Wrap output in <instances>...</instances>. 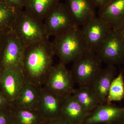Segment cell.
<instances>
[{"instance_id": "cell-1", "label": "cell", "mask_w": 124, "mask_h": 124, "mask_svg": "<svg viewBox=\"0 0 124 124\" xmlns=\"http://www.w3.org/2000/svg\"><path fill=\"white\" fill-rule=\"evenodd\" d=\"M54 55L49 37L25 47L22 71L25 82L38 88L43 87L53 66Z\"/></svg>"}, {"instance_id": "cell-2", "label": "cell", "mask_w": 124, "mask_h": 124, "mask_svg": "<svg viewBox=\"0 0 124 124\" xmlns=\"http://www.w3.org/2000/svg\"><path fill=\"white\" fill-rule=\"evenodd\" d=\"M54 37L52 43L54 54L58 57L60 62L65 65L73 62L82 54L89 51L81 29L78 26Z\"/></svg>"}, {"instance_id": "cell-3", "label": "cell", "mask_w": 124, "mask_h": 124, "mask_svg": "<svg viewBox=\"0 0 124 124\" xmlns=\"http://www.w3.org/2000/svg\"><path fill=\"white\" fill-rule=\"evenodd\" d=\"M13 31L24 48L48 37L43 21L36 18L23 10L19 13Z\"/></svg>"}, {"instance_id": "cell-4", "label": "cell", "mask_w": 124, "mask_h": 124, "mask_svg": "<svg viewBox=\"0 0 124 124\" xmlns=\"http://www.w3.org/2000/svg\"><path fill=\"white\" fill-rule=\"evenodd\" d=\"M70 71L80 86H89L101 70L102 62L95 53L88 51L73 62Z\"/></svg>"}, {"instance_id": "cell-5", "label": "cell", "mask_w": 124, "mask_h": 124, "mask_svg": "<svg viewBox=\"0 0 124 124\" xmlns=\"http://www.w3.org/2000/svg\"><path fill=\"white\" fill-rule=\"evenodd\" d=\"M43 22L48 37L60 35L77 26L66 5L60 2L51 9Z\"/></svg>"}, {"instance_id": "cell-6", "label": "cell", "mask_w": 124, "mask_h": 124, "mask_svg": "<svg viewBox=\"0 0 124 124\" xmlns=\"http://www.w3.org/2000/svg\"><path fill=\"white\" fill-rule=\"evenodd\" d=\"M66 66L60 62L53 66L43 87L63 98L72 94L75 89V83L70 71Z\"/></svg>"}, {"instance_id": "cell-7", "label": "cell", "mask_w": 124, "mask_h": 124, "mask_svg": "<svg viewBox=\"0 0 124 124\" xmlns=\"http://www.w3.org/2000/svg\"><path fill=\"white\" fill-rule=\"evenodd\" d=\"M81 32L89 51L96 53L112 30L105 21L95 17L81 26Z\"/></svg>"}, {"instance_id": "cell-8", "label": "cell", "mask_w": 124, "mask_h": 124, "mask_svg": "<svg viewBox=\"0 0 124 124\" xmlns=\"http://www.w3.org/2000/svg\"><path fill=\"white\" fill-rule=\"evenodd\" d=\"M95 54L108 65L114 66L124 62V41L117 31L111 30Z\"/></svg>"}, {"instance_id": "cell-9", "label": "cell", "mask_w": 124, "mask_h": 124, "mask_svg": "<svg viewBox=\"0 0 124 124\" xmlns=\"http://www.w3.org/2000/svg\"><path fill=\"white\" fill-rule=\"evenodd\" d=\"M7 37L0 62V71L3 69L22 70L24 47L13 31Z\"/></svg>"}, {"instance_id": "cell-10", "label": "cell", "mask_w": 124, "mask_h": 124, "mask_svg": "<svg viewBox=\"0 0 124 124\" xmlns=\"http://www.w3.org/2000/svg\"><path fill=\"white\" fill-rule=\"evenodd\" d=\"M25 82L21 69H6L1 71L0 91L10 103L17 97Z\"/></svg>"}, {"instance_id": "cell-11", "label": "cell", "mask_w": 124, "mask_h": 124, "mask_svg": "<svg viewBox=\"0 0 124 124\" xmlns=\"http://www.w3.org/2000/svg\"><path fill=\"white\" fill-rule=\"evenodd\" d=\"M116 72L114 66L108 65L105 68H102L89 86L97 97L100 104H107L109 89Z\"/></svg>"}, {"instance_id": "cell-12", "label": "cell", "mask_w": 124, "mask_h": 124, "mask_svg": "<svg viewBox=\"0 0 124 124\" xmlns=\"http://www.w3.org/2000/svg\"><path fill=\"white\" fill-rule=\"evenodd\" d=\"M76 25L82 26L96 17L95 6L91 0H65Z\"/></svg>"}, {"instance_id": "cell-13", "label": "cell", "mask_w": 124, "mask_h": 124, "mask_svg": "<svg viewBox=\"0 0 124 124\" xmlns=\"http://www.w3.org/2000/svg\"><path fill=\"white\" fill-rule=\"evenodd\" d=\"M98 17L112 29L119 30L124 26V0H111L105 7L99 9Z\"/></svg>"}, {"instance_id": "cell-14", "label": "cell", "mask_w": 124, "mask_h": 124, "mask_svg": "<svg viewBox=\"0 0 124 124\" xmlns=\"http://www.w3.org/2000/svg\"><path fill=\"white\" fill-rule=\"evenodd\" d=\"M64 98L41 88L38 108L41 115L54 117L61 114Z\"/></svg>"}, {"instance_id": "cell-15", "label": "cell", "mask_w": 124, "mask_h": 124, "mask_svg": "<svg viewBox=\"0 0 124 124\" xmlns=\"http://www.w3.org/2000/svg\"><path fill=\"white\" fill-rule=\"evenodd\" d=\"M41 89L25 82L17 97L10 104L18 108H37Z\"/></svg>"}, {"instance_id": "cell-16", "label": "cell", "mask_w": 124, "mask_h": 124, "mask_svg": "<svg viewBox=\"0 0 124 124\" xmlns=\"http://www.w3.org/2000/svg\"><path fill=\"white\" fill-rule=\"evenodd\" d=\"M86 119L87 124H94L111 121L124 115V108L113 106L110 104H99Z\"/></svg>"}, {"instance_id": "cell-17", "label": "cell", "mask_w": 124, "mask_h": 124, "mask_svg": "<svg viewBox=\"0 0 124 124\" xmlns=\"http://www.w3.org/2000/svg\"><path fill=\"white\" fill-rule=\"evenodd\" d=\"M59 2V0H26L24 10L36 18L43 21L51 9Z\"/></svg>"}, {"instance_id": "cell-18", "label": "cell", "mask_w": 124, "mask_h": 124, "mask_svg": "<svg viewBox=\"0 0 124 124\" xmlns=\"http://www.w3.org/2000/svg\"><path fill=\"white\" fill-rule=\"evenodd\" d=\"M72 95L88 112L93 110L100 104L97 97L90 86H80L75 89Z\"/></svg>"}, {"instance_id": "cell-19", "label": "cell", "mask_w": 124, "mask_h": 124, "mask_svg": "<svg viewBox=\"0 0 124 124\" xmlns=\"http://www.w3.org/2000/svg\"><path fill=\"white\" fill-rule=\"evenodd\" d=\"M89 112L84 109L73 95L64 98L61 114L68 120L80 121Z\"/></svg>"}, {"instance_id": "cell-20", "label": "cell", "mask_w": 124, "mask_h": 124, "mask_svg": "<svg viewBox=\"0 0 124 124\" xmlns=\"http://www.w3.org/2000/svg\"><path fill=\"white\" fill-rule=\"evenodd\" d=\"M20 10L0 0V29H13Z\"/></svg>"}, {"instance_id": "cell-21", "label": "cell", "mask_w": 124, "mask_h": 124, "mask_svg": "<svg viewBox=\"0 0 124 124\" xmlns=\"http://www.w3.org/2000/svg\"><path fill=\"white\" fill-rule=\"evenodd\" d=\"M12 115L19 124H36L41 115L37 108L15 107L11 106Z\"/></svg>"}, {"instance_id": "cell-22", "label": "cell", "mask_w": 124, "mask_h": 124, "mask_svg": "<svg viewBox=\"0 0 124 124\" xmlns=\"http://www.w3.org/2000/svg\"><path fill=\"white\" fill-rule=\"evenodd\" d=\"M124 98V81L123 73L120 72L111 84L107 98V104L118 101Z\"/></svg>"}, {"instance_id": "cell-23", "label": "cell", "mask_w": 124, "mask_h": 124, "mask_svg": "<svg viewBox=\"0 0 124 124\" xmlns=\"http://www.w3.org/2000/svg\"><path fill=\"white\" fill-rule=\"evenodd\" d=\"M12 111L11 104L0 110V124H10Z\"/></svg>"}, {"instance_id": "cell-24", "label": "cell", "mask_w": 124, "mask_h": 124, "mask_svg": "<svg viewBox=\"0 0 124 124\" xmlns=\"http://www.w3.org/2000/svg\"><path fill=\"white\" fill-rule=\"evenodd\" d=\"M19 10L24 8L26 0H0Z\"/></svg>"}, {"instance_id": "cell-25", "label": "cell", "mask_w": 124, "mask_h": 124, "mask_svg": "<svg viewBox=\"0 0 124 124\" xmlns=\"http://www.w3.org/2000/svg\"><path fill=\"white\" fill-rule=\"evenodd\" d=\"M99 9L102 8L108 4L111 0H91Z\"/></svg>"}, {"instance_id": "cell-26", "label": "cell", "mask_w": 124, "mask_h": 124, "mask_svg": "<svg viewBox=\"0 0 124 124\" xmlns=\"http://www.w3.org/2000/svg\"><path fill=\"white\" fill-rule=\"evenodd\" d=\"M10 104L8 100L0 91V110L8 106Z\"/></svg>"}, {"instance_id": "cell-27", "label": "cell", "mask_w": 124, "mask_h": 124, "mask_svg": "<svg viewBox=\"0 0 124 124\" xmlns=\"http://www.w3.org/2000/svg\"><path fill=\"white\" fill-rule=\"evenodd\" d=\"M116 31H117V32L119 34L120 36H121L122 39L124 41V26L119 30Z\"/></svg>"}, {"instance_id": "cell-28", "label": "cell", "mask_w": 124, "mask_h": 124, "mask_svg": "<svg viewBox=\"0 0 124 124\" xmlns=\"http://www.w3.org/2000/svg\"><path fill=\"white\" fill-rule=\"evenodd\" d=\"M67 124L65 123H57V124Z\"/></svg>"}, {"instance_id": "cell-29", "label": "cell", "mask_w": 124, "mask_h": 124, "mask_svg": "<svg viewBox=\"0 0 124 124\" xmlns=\"http://www.w3.org/2000/svg\"><path fill=\"white\" fill-rule=\"evenodd\" d=\"M1 44V38L0 37V44Z\"/></svg>"}, {"instance_id": "cell-30", "label": "cell", "mask_w": 124, "mask_h": 124, "mask_svg": "<svg viewBox=\"0 0 124 124\" xmlns=\"http://www.w3.org/2000/svg\"><path fill=\"white\" fill-rule=\"evenodd\" d=\"M1 71H0V77Z\"/></svg>"}]
</instances>
